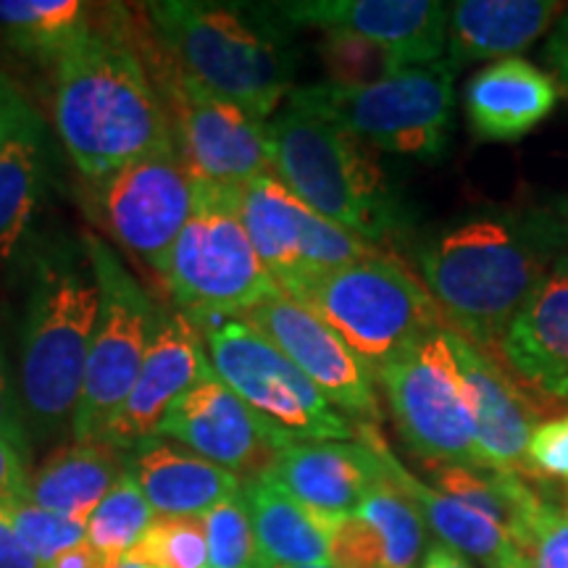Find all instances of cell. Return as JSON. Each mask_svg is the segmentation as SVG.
I'll return each mask as SVG.
<instances>
[{
  "label": "cell",
  "mask_w": 568,
  "mask_h": 568,
  "mask_svg": "<svg viewBox=\"0 0 568 568\" xmlns=\"http://www.w3.org/2000/svg\"><path fill=\"white\" fill-rule=\"evenodd\" d=\"M568 253V211L481 213L424 240L416 264L443 322L468 343L500 345L548 268Z\"/></svg>",
  "instance_id": "cell-1"
},
{
  "label": "cell",
  "mask_w": 568,
  "mask_h": 568,
  "mask_svg": "<svg viewBox=\"0 0 568 568\" xmlns=\"http://www.w3.org/2000/svg\"><path fill=\"white\" fill-rule=\"evenodd\" d=\"M109 19L55 61V132L88 182L176 145L172 116L122 24L124 13L109 11Z\"/></svg>",
  "instance_id": "cell-2"
},
{
  "label": "cell",
  "mask_w": 568,
  "mask_h": 568,
  "mask_svg": "<svg viewBox=\"0 0 568 568\" xmlns=\"http://www.w3.org/2000/svg\"><path fill=\"white\" fill-rule=\"evenodd\" d=\"M101 314L88 243H59L38 258L21 326L19 397L27 426L53 437L74 418Z\"/></svg>",
  "instance_id": "cell-3"
},
{
  "label": "cell",
  "mask_w": 568,
  "mask_h": 568,
  "mask_svg": "<svg viewBox=\"0 0 568 568\" xmlns=\"http://www.w3.org/2000/svg\"><path fill=\"white\" fill-rule=\"evenodd\" d=\"M268 140L276 176L308 209L387 253L408 237L406 201L353 134L287 105L268 122Z\"/></svg>",
  "instance_id": "cell-4"
},
{
  "label": "cell",
  "mask_w": 568,
  "mask_h": 568,
  "mask_svg": "<svg viewBox=\"0 0 568 568\" xmlns=\"http://www.w3.org/2000/svg\"><path fill=\"white\" fill-rule=\"evenodd\" d=\"M148 21L195 80L261 122L293 95L295 53L261 6L163 0L148 6Z\"/></svg>",
  "instance_id": "cell-5"
},
{
  "label": "cell",
  "mask_w": 568,
  "mask_h": 568,
  "mask_svg": "<svg viewBox=\"0 0 568 568\" xmlns=\"http://www.w3.org/2000/svg\"><path fill=\"white\" fill-rule=\"evenodd\" d=\"M290 297L332 326L374 376L443 329L435 297L393 255L308 276Z\"/></svg>",
  "instance_id": "cell-6"
},
{
  "label": "cell",
  "mask_w": 568,
  "mask_h": 568,
  "mask_svg": "<svg viewBox=\"0 0 568 568\" xmlns=\"http://www.w3.org/2000/svg\"><path fill=\"white\" fill-rule=\"evenodd\" d=\"M287 105L316 113L364 145L439 161L450 145L456 67L447 59L408 67L364 88L308 84L293 90Z\"/></svg>",
  "instance_id": "cell-7"
},
{
  "label": "cell",
  "mask_w": 568,
  "mask_h": 568,
  "mask_svg": "<svg viewBox=\"0 0 568 568\" xmlns=\"http://www.w3.org/2000/svg\"><path fill=\"white\" fill-rule=\"evenodd\" d=\"M237 190L197 182L193 213L163 274L174 303L197 322L240 318L282 293L247 237Z\"/></svg>",
  "instance_id": "cell-8"
},
{
  "label": "cell",
  "mask_w": 568,
  "mask_h": 568,
  "mask_svg": "<svg viewBox=\"0 0 568 568\" xmlns=\"http://www.w3.org/2000/svg\"><path fill=\"white\" fill-rule=\"evenodd\" d=\"M132 40L166 103L176 148L197 182L245 187L255 176L274 172L268 122H261L195 80L161 45L155 32L151 40H142L138 30H132Z\"/></svg>",
  "instance_id": "cell-9"
},
{
  "label": "cell",
  "mask_w": 568,
  "mask_h": 568,
  "mask_svg": "<svg viewBox=\"0 0 568 568\" xmlns=\"http://www.w3.org/2000/svg\"><path fill=\"white\" fill-rule=\"evenodd\" d=\"M213 372L290 443H353L358 424L243 318L201 324Z\"/></svg>",
  "instance_id": "cell-10"
},
{
  "label": "cell",
  "mask_w": 568,
  "mask_h": 568,
  "mask_svg": "<svg viewBox=\"0 0 568 568\" xmlns=\"http://www.w3.org/2000/svg\"><path fill=\"white\" fill-rule=\"evenodd\" d=\"M84 243L101 282V314L92 335L80 403L71 418V435L74 443H98L105 424L132 393L161 308L109 243L95 234H84Z\"/></svg>",
  "instance_id": "cell-11"
},
{
  "label": "cell",
  "mask_w": 568,
  "mask_h": 568,
  "mask_svg": "<svg viewBox=\"0 0 568 568\" xmlns=\"http://www.w3.org/2000/svg\"><path fill=\"white\" fill-rule=\"evenodd\" d=\"M376 379L403 443L416 456L437 466L487 468L447 326L387 364Z\"/></svg>",
  "instance_id": "cell-12"
},
{
  "label": "cell",
  "mask_w": 568,
  "mask_h": 568,
  "mask_svg": "<svg viewBox=\"0 0 568 568\" xmlns=\"http://www.w3.org/2000/svg\"><path fill=\"white\" fill-rule=\"evenodd\" d=\"M88 184V211L95 224L163 280L197 190L180 148H161Z\"/></svg>",
  "instance_id": "cell-13"
},
{
  "label": "cell",
  "mask_w": 568,
  "mask_h": 568,
  "mask_svg": "<svg viewBox=\"0 0 568 568\" xmlns=\"http://www.w3.org/2000/svg\"><path fill=\"white\" fill-rule=\"evenodd\" d=\"M155 435L190 447L243 485L268 477L282 447L290 445L280 429L219 379L213 366L169 408Z\"/></svg>",
  "instance_id": "cell-14"
},
{
  "label": "cell",
  "mask_w": 568,
  "mask_h": 568,
  "mask_svg": "<svg viewBox=\"0 0 568 568\" xmlns=\"http://www.w3.org/2000/svg\"><path fill=\"white\" fill-rule=\"evenodd\" d=\"M253 329L272 339L332 406L364 424L379 418L374 374L355 355L332 326L287 293H276L240 316Z\"/></svg>",
  "instance_id": "cell-15"
},
{
  "label": "cell",
  "mask_w": 568,
  "mask_h": 568,
  "mask_svg": "<svg viewBox=\"0 0 568 568\" xmlns=\"http://www.w3.org/2000/svg\"><path fill=\"white\" fill-rule=\"evenodd\" d=\"M276 27H316L322 32H351L376 42L400 67H429L443 61L450 11L432 0H301L261 6Z\"/></svg>",
  "instance_id": "cell-16"
},
{
  "label": "cell",
  "mask_w": 568,
  "mask_h": 568,
  "mask_svg": "<svg viewBox=\"0 0 568 568\" xmlns=\"http://www.w3.org/2000/svg\"><path fill=\"white\" fill-rule=\"evenodd\" d=\"M211 368L201 324L182 308H161L151 347L142 361L132 393L113 414L98 443L132 450L159 432L169 408Z\"/></svg>",
  "instance_id": "cell-17"
},
{
  "label": "cell",
  "mask_w": 568,
  "mask_h": 568,
  "mask_svg": "<svg viewBox=\"0 0 568 568\" xmlns=\"http://www.w3.org/2000/svg\"><path fill=\"white\" fill-rule=\"evenodd\" d=\"M447 339L464 376L481 458L493 471L521 474L529 466V439L539 426L537 408L487 351L453 329H447Z\"/></svg>",
  "instance_id": "cell-18"
},
{
  "label": "cell",
  "mask_w": 568,
  "mask_h": 568,
  "mask_svg": "<svg viewBox=\"0 0 568 568\" xmlns=\"http://www.w3.org/2000/svg\"><path fill=\"white\" fill-rule=\"evenodd\" d=\"M385 466L366 443H290L268 474L284 493L322 518L353 514Z\"/></svg>",
  "instance_id": "cell-19"
},
{
  "label": "cell",
  "mask_w": 568,
  "mask_h": 568,
  "mask_svg": "<svg viewBox=\"0 0 568 568\" xmlns=\"http://www.w3.org/2000/svg\"><path fill=\"white\" fill-rule=\"evenodd\" d=\"M500 347L531 387L568 403V253L548 268Z\"/></svg>",
  "instance_id": "cell-20"
},
{
  "label": "cell",
  "mask_w": 568,
  "mask_h": 568,
  "mask_svg": "<svg viewBox=\"0 0 568 568\" xmlns=\"http://www.w3.org/2000/svg\"><path fill=\"white\" fill-rule=\"evenodd\" d=\"M126 474L138 481L155 516L203 518L243 489L232 471L161 435L126 450Z\"/></svg>",
  "instance_id": "cell-21"
},
{
  "label": "cell",
  "mask_w": 568,
  "mask_h": 568,
  "mask_svg": "<svg viewBox=\"0 0 568 568\" xmlns=\"http://www.w3.org/2000/svg\"><path fill=\"white\" fill-rule=\"evenodd\" d=\"M558 82L518 55L481 69L466 88V122L479 142H518L550 116Z\"/></svg>",
  "instance_id": "cell-22"
},
{
  "label": "cell",
  "mask_w": 568,
  "mask_h": 568,
  "mask_svg": "<svg viewBox=\"0 0 568 568\" xmlns=\"http://www.w3.org/2000/svg\"><path fill=\"white\" fill-rule=\"evenodd\" d=\"M566 11L550 0H460L450 6L447 61L464 67L529 48Z\"/></svg>",
  "instance_id": "cell-23"
},
{
  "label": "cell",
  "mask_w": 568,
  "mask_h": 568,
  "mask_svg": "<svg viewBox=\"0 0 568 568\" xmlns=\"http://www.w3.org/2000/svg\"><path fill=\"white\" fill-rule=\"evenodd\" d=\"M358 439L379 456L387 479L414 503L416 510L424 518V524L435 531L439 542L450 545V548H456L468 558L481 560L487 568L495 566L508 550L516 548L514 539L508 537V531L497 527L495 521H489L487 516L477 514V510L464 506V503L453 500V497L443 495L439 489L429 487L426 481L414 477V474L393 456L385 437L379 435V429H376L374 424L358 422Z\"/></svg>",
  "instance_id": "cell-24"
},
{
  "label": "cell",
  "mask_w": 568,
  "mask_h": 568,
  "mask_svg": "<svg viewBox=\"0 0 568 568\" xmlns=\"http://www.w3.org/2000/svg\"><path fill=\"white\" fill-rule=\"evenodd\" d=\"M126 474V453L105 443H69L32 468L30 500L34 506L88 524Z\"/></svg>",
  "instance_id": "cell-25"
},
{
  "label": "cell",
  "mask_w": 568,
  "mask_h": 568,
  "mask_svg": "<svg viewBox=\"0 0 568 568\" xmlns=\"http://www.w3.org/2000/svg\"><path fill=\"white\" fill-rule=\"evenodd\" d=\"M243 500L266 566H329V518L268 477L245 481Z\"/></svg>",
  "instance_id": "cell-26"
},
{
  "label": "cell",
  "mask_w": 568,
  "mask_h": 568,
  "mask_svg": "<svg viewBox=\"0 0 568 568\" xmlns=\"http://www.w3.org/2000/svg\"><path fill=\"white\" fill-rule=\"evenodd\" d=\"M240 193V216L247 237L282 293H290L303 276V219L308 205L274 172L255 176Z\"/></svg>",
  "instance_id": "cell-27"
},
{
  "label": "cell",
  "mask_w": 568,
  "mask_h": 568,
  "mask_svg": "<svg viewBox=\"0 0 568 568\" xmlns=\"http://www.w3.org/2000/svg\"><path fill=\"white\" fill-rule=\"evenodd\" d=\"M48 132L42 119L27 122L9 148L0 153V264L17 253L38 213L48 184Z\"/></svg>",
  "instance_id": "cell-28"
},
{
  "label": "cell",
  "mask_w": 568,
  "mask_h": 568,
  "mask_svg": "<svg viewBox=\"0 0 568 568\" xmlns=\"http://www.w3.org/2000/svg\"><path fill=\"white\" fill-rule=\"evenodd\" d=\"M80 0H0V40L21 55L53 63L92 27Z\"/></svg>",
  "instance_id": "cell-29"
},
{
  "label": "cell",
  "mask_w": 568,
  "mask_h": 568,
  "mask_svg": "<svg viewBox=\"0 0 568 568\" xmlns=\"http://www.w3.org/2000/svg\"><path fill=\"white\" fill-rule=\"evenodd\" d=\"M355 514L372 524L385 545V568H416L426 542V524L387 474L368 489Z\"/></svg>",
  "instance_id": "cell-30"
},
{
  "label": "cell",
  "mask_w": 568,
  "mask_h": 568,
  "mask_svg": "<svg viewBox=\"0 0 568 568\" xmlns=\"http://www.w3.org/2000/svg\"><path fill=\"white\" fill-rule=\"evenodd\" d=\"M153 518L155 510L142 495L138 481L124 474L88 518V542L101 552L105 564L113 566L130 556V550L145 535Z\"/></svg>",
  "instance_id": "cell-31"
},
{
  "label": "cell",
  "mask_w": 568,
  "mask_h": 568,
  "mask_svg": "<svg viewBox=\"0 0 568 568\" xmlns=\"http://www.w3.org/2000/svg\"><path fill=\"white\" fill-rule=\"evenodd\" d=\"M126 558L153 568H209L203 518L155 516Z\"/></svg>",
  "instance_id": "cell-32"
},
{
  "label": "cell",
  "mask_w": 568,
  "mask_h": 568,
  "mask_svg": "<svg viewBox=\"0 0 568 568\" xmlns=\"http://www.w3.org/2000/svg\"><path fill=\"white\" fill-rule=\"evenodd\" d=\"M203 527L209 539V568H268L258 550L243 489L211 508L203 516Z\"/></svg>",
  "instance_id": "cell-33"
},
{
  "label": "cell",
  "mask_w": 568,
  "mask_h": 568,
  "mask_svg": "<svg viewBox=\"0 0 568 568\" xmlns=\"http://www.w3.org/2000/svg\"><path fill=\"white\" fill-rule=\"evenodd\" d=\"M318 53H322L329 84H337V88H364L406 69L385 48L351 32H324Z\"/></svg>",
  "instance_id": "cell-34"
},
{
  "label": "cell",
  "mask_w": 568,
  "mask_h": 568,
  "mask_svg": "<svg viewBox=\"0 0 568 568\" xmlns=\"http://www.w3.org/2000/svg\"><path fill=\"white\" fill-rule=\"evenodd\" d=\"M3 506L9 510L19 539L38 558L40 566L88 539V524L34 506L32 500H11L3 503Z\"/></svg>",
  "instance_id": "cell-35"
},
{
  "label": "cell",
  "mask_w": 568,
  "mask_h": 568,
  "mask_svg": "<svg viewBox=\"0 0 568 568\" xmlns=\"http://www.w3.org/2000/svg\"><path fill=\"white\" fill-rule=\"evenodd\" d=\"M332 568H385V545L364 516H337L329 521Z\"/></svg>",
  "instance_id": "cell-36"
},
{
  "label": "cell",
  "mask_w": 568,
  "mask_h": 568,
  "mask_svg": "<svg viewBox=\"0 0 568 568\" xmlns=\"http://www.w3.org/2000/svg\"><path fill=\"white\" fill-rule=\"evenodd\" d=\"M524 556L531 568H568V493L564 503L545 500Z\"/></svg>",
  "instance_id": "cell-37"
},
{
  "label": "cell",
  "mask_w": 568,
  "mask_h": 568,
  "mask_svg": "<svg viewBox=\"0 0 568 568\" xmlns=\"http://www.w3.org/2000/svg\"><path fill=\"white\" fill-rule=\"evenodd\" d=\"M529 464L545 477L568 481V414L537 426L529 439Z\"/></svg>",
  "instance_id": "cell-38"
},
{
  "label": "cell",
  "mask_w": 568,
  "mask_h": 568,
  "mask_svg": "<svg viewBox=\"0 0 568 568\" xmlns=\"http://www.w3.org/2000/svg\"><path fill=\"white\" fill-rule=\"evenodd\" d=\"M30 456L0 435V503L30 500Z\"/></svg>",
  "instance_id": "cell-39"
},
{
  "label": "cell",
  "mask_w": 568,
  "mask_h": 568,
  "mask_svg": "<svg viewBox=\"0 0 568 568\" xmlns=\"http://www.w3.org/2000/svg\"><path fill=\"white\" fill-rule=\"evenodd\" d=\"M34 116L30 101L19 84L9 74L0 71V153L11 145L13 138L24 130L27 122Z\"/></svg>",
  "instance_id": "cell-40"
},
{
  "label": "cell",
  "mask_w": 568,
  "mask_h": 568,
  "mask_svg": "<svg viewBox=\"0 0 568 568\" xmlns=\"http://www.w3.org/2000/svg\"><path fill=\"white\" fill-rule=\"evenodd\" d=\"M0 435L17 445L21 453L32 456L30 426H27L24 408H21V397L13 393L9 376L3 372V364H0Z\"/></svg>",
  "instance_id": "cell-41"
},
{
  "label": "cell",
  "mask_w": 568,
  "mask_h": 568,
  "mask_svg": "<svg viewBox=\"0 0 568 568\" xmlns=\"http://www.w3.org/2000/svg\"><path fill=\"white\" fill-rule=\"evenodd\" d=\"M0 568H40L38 558L19 539L3 503H0Z\"/></svg>",
  "instance_id": "cell-42"
},
{
  "label": "cell",
  "mask_w": 568,
  "mask_h": 568,
  "mask_svg": "<svg viewBox=\"0 0 568 568\" xmlns=\"http://www.w3.org/2000/svg\"><path fill=\"white\" fill-rule=\"evenodd\" d=\"M545 55H548L550 67L556 69V74L564 80L568 88V9L560 13L558 24L552 27L548 48H545Z\"/></svg>",
  "instance_id": "cell-43"
},
{
  "label": "cell",
  "mask_w": 568,
  "mask_h": 568,
  "mask_svg": "<svg viewBox=\"0 0 568 568\" xmlns=\"http://www.w3.org/2000/svg\"><path fill=\"white\" fill-rule=\"evenodd\" d=\"M40 568H111V566L105 564V558L101 556V552H98L88 542V539H84L82 545L63 550L61 556L48 560V564H42Z\"/></svg>",
  "instance_id": "cell-44"
},
{
  "label": "cell",
  "mask_w": 568,
  "mask_h": 568,
  "mask_svg": "<svg viewBox=\"0 0 568 568\" xmlns=\"http://www.w3.org/2000/svg\"><path fill=\"white\" fill-rule=\"evenodd\" d=\"M422 568H474L471 560L464 552H458L450 545L435 542L429 545L422 558Z\"/></svg>",
  "instance_id": "cell-45"
},
{
  "label": "cell",
  "mask_w": 568,
  "mask_h": 568,
  "mask_svg": "<svg viewBox=\"0 0 568 568\" xmlns=\"http://www.w3.org/2000/svg\"><path fill=\"white\" fill-rule=\"evenodd\" d=\"M489 568H531V564H529V558L524 556L521 550L514 548V550H508L506 556H503L495 566H489Z\"/></svg>",
  "instance_id": "cell-46"
},
{
  "label": "cell",
  "mask_w": 568,
  "mask_h": 568,
  "mask_svg": "<svg viewBox=\"0 0 568 568\" xmlns=\"http://www.w3.org/2000/svg\"><path fill=\"white\" fill-rule=\"evenodd\" d=\"M111 568H153V566H145V564H134V560L124 558V560H119V564H113Z\"/></svg>",
  "instance_id": "cell-47"
},
{
  "label": "cell",
  "mask_w": 568,
  "mask_h": 568,
  "mask_svg": "<svg viewBox=\"0 0 568 568\" xmlns=\"http://www.w3.org/2000/svg\"><path fill=\"white\" fill-rule=\"evenodd\" d=\"M268 568H332V566H268Z\"/></svg>",
  "instance_id": "cell-48"
},
{
  "label": "cell",
  "mask_w": 568,
  "mask_h": 568,
  "mask_svg": "<svg viewBox=\"0 0 568 568\" xmlns=\"http://www.w3.org/2000/svg\"><path fill=\"white\" fill-rule=\"evenodd\" d=\"M566 211H568V203H566Z\"/></svg>",
  "instance_id": "cell-49"
}]
</instances>
